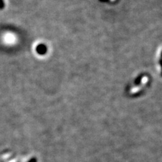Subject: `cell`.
I'll return each mask as SVG.
<instances>
[{"instance_id":"obj_1","label":"cell","mask_w":162,"mask_h":162,"mask_svg":"<svg viewBox=\"0 0 162 162\" xmlns=\"http://www.w3.org/2000/svg\"><path fill=\"white\" fill-rule=\"evenodd\" d=\"M36 51L39 55H44L47 52V48L45 45L40 44L37 47Z\"/></svg>"},{"instance_id":"obj_2","label":"cell","mask_w":162,"mask_h":162,"mask_svg":"<svg viewBox=\"0 0 162 162\" xmlns=\"http://www.w3.org/2000/svg\"><path fill=\"white\" fill-rule=\"evenodd\" d=\"M5 7V4L4 0H0V10H2Z\"/></svg>"}]
</instances>
